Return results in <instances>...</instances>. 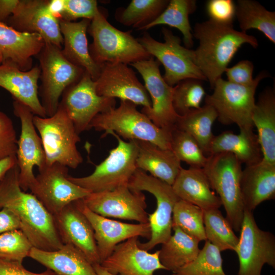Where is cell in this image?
<instances>
[{"mask_svg": "<svg viewBox=\"0 0 275 275\" xmlns=\"http://www.w3.org/2000/svg\"><path fill=\"white\" fill-rule=\"evenodd\" d=\"M3 208L9 209L19 218L20 230L33 247L54 251L63 246L52 215L35 196L21 188L17 164L0 180V209Z\"/></svg>", "mask_w": 275, "mask_h": 275, "instance_id": "6da1fadb", "label": "cell"}, {"mask_svg": "<svg viewBox=\"0 0 275 275\" xmlns=\"http://www.w3.org/2000/svg\"><path fill=\"white\" fill-rule=\"evenodd\" d=\"M199 46L193 50L195 64L213 89L225 72L239 48L244 44L258 46L257 39L246 32L238 31L233 25L211 20L197 23L193 31Z\"/></svg>", "mask_w": 275, "mask_h": 275, "instance_id": "7a4b0ae2", "label": "cell"}, {"mask_svg": "<svg viewBox=\"0 0 275 275\" xmlns=\"http://www.w3.org/2000/svg\"><path fill=\"white\" fill-rule=\"evenodd\" d=\"M131 101L120 100L118 107L96 115L90 129L104 131L102 137L112 131L125 140L147 141L162 149L171 150V132L156 126Z\"/></svg>", "mask_w": 275, "mask_h": 275, "instance_id": "3957f363", "label": "cell"}, {"mask_svg": "<svg viewBox=\"0 0 275 275\" xmlns=\"http://www.w3.org/2000/svg\"><path fill=\"white\" fill-rule=\"evenodd\" d=\"M88 31L93 39L89 46L90 56L99 65L105 63L130 65L152 57L131 35V30L122 31L113 26L99 8Z\"/></svg>", "mask_w": 275, "mask_h": 275, "instance_id": "277c9868", "label": "cell"}, {"mask_svg": "<svg viewBox=\"0 0 275 275\" xmlns=\"http://www.w3.org/2000/svg\"><path fill=\"white\" fill-rule=\"evenodd\" d=\"M33 123L41 140L46 166L59 163L76 169L82 162L76 146L81 141L79 134L63 107L59 105L50 117L34 115Z\"/></svg>", "mask_w": 275, "mask_h": 275, "instance_id": "5b68a950", "label": "cell"}, {"mask_svg": "<svg viewBox=\"0 0 275 275\" xmlns=\"http://www.w3.org/2000/svg\"><path fill=\"white\" fill-rule=\"evenodd\" d=\"M242 163L232 154L220 153L208 156L203 168L210 187L216 191L234 231L239 232L244 214L240 190Z\"/></svg>", "mask_w": 275, "mask_h": 275, "instance_id": "8992f818", "label": "cell"}, {"mask_svg": "<svg viewBox=\"0 0 275 275\" xmlns=\"http://www.w3.org/2000/svg\"><path fill=\"white\" fill-rule=\"evenodd\" d=\"M268 76L267 72L261 71L249 85L233 84L221 77L215 82L213 93L205 96V104L214 108L222 124H236L239 129H253L256 90L260 81Z\"/></svg>", "mask_w": 275, "mask_h": 275, "instance_id": "52a82bcc", "label": "cell"}, {"mask_svg": "<svg viewBox=\"0 0 275 275\" xmlns=\"http://www.w3.org/2000/svg\"><path fill=\"white\" fill-rule=\"evenodd\" d=\"M118 140L107 157L95 166L94 172L82 177L68 176L72 182L90 193L113 190L128 184L136 170L138 146L135 140L125 142L114 132H109Z\"/></svg>", "mask_w": 275, "mask_h": 275, "instance_id": "ba28073f", "label": "cell"}, {"mask_svg": "<svg viewBox=\"0 0 275 275\" xmlns=\"http://www.w3.org/2000/svg\"><path fill=\"white\" fill-rule=\"evenodd\" d=\"M37 57L41 80L39 95L46 117H50L56 112L63 92L80 79L85 70L69 62L61 48L50 43H45Z\"/></svg>", "mask_w": 275, "mask_h": 275, "instance_id": "9c48e42d", "label": "cell"}, {"mask_svg": "<svg viewBox=\"0 0 275 275\" xmlns=\"http://www.w3.org/2000/svg\"><path fill=\"white\" fill-rule=\"evenodd\" d=\"M128 187L136 191H146L156 200V208L148 214L151 237L145 243L139 241L138 245L149 251L159 244L165 243L171 236L174 207L180 200L172 185L136 169L128 183Z\"/></svg>", "mask_w": 275, "mask_h": 275, "instance_id": "30bf717a", "label": "cell"}, {"mask_svg": "<svg viewBox=\"0 0 275 275\" xmlns=\"http://www.w3.org/2000/svg\"><path fill=\"white\" fill-rule=\"evenodd\" d=\"M161 33L164 42L156 40L146 31L136 39L148 53L163 66L166 82L174 87L187 78L206 80L194 62L193 50L182 46L180 38L170 30L163 27Z\"/></svg>", "mask_w": 275, "mask_h": 275, "instance_id": "8fae6325", "label": "cell"}, {"mask_svg": "<svg viewBox=\"0 0 275 275\" xmlns=\"http://www.w3.org/2000/svg\"><path fill=\"white\" fill-rule=\"evenodd\" d=\"M238 242L234 250L238 275H262L265 264L275 268V237L258 226L252 211L244 210Z\"/></svg>", "mask_w": 275, "mask_h": 275, "instance_id": "7c38bea8", "label": "cell"}, {"mask_svg": "<svg viewBox=\"0 0 275 275\" xmlns=\"http://www.w3.org/2000/svg\"><path fill=\"white\" fill-rule=\"evenodd\" d=\"M68 167L55 163L39 170L30 187L32 194L52 215L91 193L70 181Z\"/></svg>", "mask_w": 275, "mask_h": 275, "instance_id": "4fadbf2b", "label": "cell"}, {"mask_svg": "<svg viewBox=\"0 0 275 275\" xmlns=\"http://www.w3.org/2000/svg\"><path fill=\"white\" fill-rule=\"evenodd\" d=\"M59 105L65 111L79 134L90 129L96 115L115 107L116 99L99 96L94 80L85 71L78 82L63 92Z\"/></svg>", "mask_w": 275, "mask_h": 275, "instance_id": "5bb4252c", "label": "cell"}, {"mask_svg": "<svg viewBox=\"0 0 275 275\" xmlns=\"http://www.w3.org/2000/svg\"><path fill=\"white\" fill-rule=\"evenodd\" d=\"M160 64L153 57L131 64L141 75L151 99L152 106L142 108L146 115L157 127L171 132L176 128L179 115L173 106L174 87L169 85L161 75Z\"/></svg>", "mask_w": 275, "mask_h": 275, "instance_id": "9a60e30c", "label": "cell"}, {"mask_svg": "<svg viewBox=\"0 0 275 275\" xmlns=\"http://www.w3.org/2000/svg\"><path fill=\"white\" fill-rule=\"evenodd\" d=\"M13 111L21 123V132L17 140V164L19 169V183L22 190L26 191L35 180L33 168L40 170L46 166L42 142L33 123L34 115L24 104L14 100Z\"/></svg>", "mask_w": 275, "mask_h": 275, "instance_id": "2e32d148", "label": "cell"}, {"mask_svg": "<svg viewBox=\"0 0 275 275\" xmlns=\"http://www.w3.org/2000/svg\"><path fill=\"white\" fill-rule=\"evenodd\" d=\"M82 201L90 210L102 216L148 223L145 195L131 190L128 184L111 191L91 193Z\"/></svg>", "mask_w": 275, "mask_h": 275, "instance_id": "e0dca14e", "label": "cell"}, {"mask_svg": "<svg viewBox=\"0 0 275 275\" xmlns=\"http://www.w3.org/2000/svg\"><path fill=\"white\" fill-rule=\"evenodd\" d=\"M94 81L96 92L99 96L129 101L145 109L152 106L146 89L128 65L102 64L100 73Z\"/></svg>", "mask_w": 275, "mask_h": 275, "instance_id": "ac0fdd59", "label": "cell"}, {"mask_svg": "<svg viewBox=\"0 0 275 275\" xmlns=\"http://www.w3.org/2000/svg\"><path fill=\"white\" fill-rule=\"evenodd\" d=\"M48 0H19L7 24L24 33L37 34L45 43L62 49L63 38L59 20L49 12Z\"/></svg>", "mask_w": 275, "mask_h": 275, "instance_id": "d6986e66", "label": "cell"}, {"mask_svg": "<svg viewBox=\"0 0 275 275\" xmlns=\"http://www.w3.org/2000/svg\"><path fill=\"white\" fill-rule=\"evenodd\" d=\"M52 216L63 244L73 245L92 265L101 264L93 229L75 201L67 205Z\"/></svg>", "mask_w": 275, "mask_h": 275, "instance_id": "ffe728a7", "label": "cell"}, {"mask_svg": "<svg viewBox=\"0 0 275 275\" xmlns=\"http://www.w3.org/2000/svg\"><path fill=\"white\" fill-rule=\"evenodd\" d=\"M75 202L93 229L101 263L112 254L119 243L134 236L148 240L151 237L149 223L133 224L110 219L90 210L82 199Z\"/></svg>", "mask_w": 275, "mask_h": 275, "instance_id": "44dd1931", "label": "cell"}, {"mask_svg": "<svg viewBox=\"0 0 275 275\" xmlns=\"http://www.w3.org/2000/svg\"><path fill=\"white\" fill-rule=\"evenodd\" d=\"M134 236L119 243L101 265L113 275H154L157 270H166L161 263L159 250L150 253L138 245Z\"/></svg>", "mask_w": 275, "mask_h": 275, "instance_id": "7402d4cb", "label": "cell"}, {"mask_svg": "<svg viewBox=\"0 0 275 275\" xmlns=\"http://www.w3.org/2000/svg\"><path fill=\"white\" fill-rule=\"evenodd\" d=\"M40 74L37 65L23 71L11 62L0 64V87L8 91L14 100L28 107L34 115L45 117L46 113L39 98Z\"/></svg>", "mask_w": 275, "mask_h": 275, "instance_id": "603a6c76", "label": "cell"}, {"mask_svg": "<svg viewBox=\"0 0 275 275\" xmlns=\"http://www.w3.org/2000/svg\"><path fill=\"white\" fill-rule=\"evenodd\" d=\"M44 44V40L37 34L21 32L0 22L2 63L11 62L21 70H29L32 68L33 57L37 56Z\"/></svg>", "mask_w": 275, "mask_h": 275, "instance_id": "cb8c5ba5", "label": "cell"}, {"mask_svg": "<svg viewBox=\"0 0 275 275\" xmlns=\"http://www.w3.org/2000/svg\"><path fill=\"white\" fill-rule=\"evenodd\" d=\"M240 190L244 210L253 212L262 202L275 198V165L262 160L242 170Z\"/></svg>", "mask_w": 275, "mask_h": 275, "instance_id": "d4e9b609", "label": "cell"}, {"mask_svg": "<svg viewBox=\"0 0 275 275\" xmlns=\"http://www.w3.org/2000/svg\"><path fill=\"white\" fill-rule=\"evenodd\" d=\"M91 21L82 19L73 22L60 19L59 23L63 38V55L73 64L84 69L95 80L100 73L101 65L93 61L89 52L86 34Z\"/></svg>", "mask_w": 275, "mask_h": 275, "instance_id": "484cf974", "label": "cell"}, {"mask_svg": "<svg viewBox=\"0 0 275 275\" xmlns=\"http://www.w3.org/2000/svg\"><path fill=\"white\" fill-rule=\"evenodd\" d=\"M172 188L182 200L195 205L203 211L219 209V198L212 190L203 169L181 168Z\"/></svg>", "mask_w": 275, "mask_h": 275, "instance_id": "4316f807", "label": "cell"}, {"mask_svg": "<svg viewBox=\"0 0 275 275\" xmlns=\"http://www.w3.org/2000/svg\"><path fill=\"white\" fill-rule=\"evenodd\" d=\"M29 257L58 275H98L85 256L71 244L54 251L33 247Z\"/></svg>", "mask_w": 275, "mask_h": 275, "instance_id": "83f0119b", "label": "cell"}, {"mask_svg": "<svg viewBox=\"0 0 275 275\" xmlns=\"http://www.w3.org/2000/svg\"><path fill=\"white\" fill-rule=\"evenodd\" d=\"M135 141L138 146L136 168L172 185L182 167L172 150L162 149L147 141Z\"/></svg>", "mask_w": 275, "mask_h": 275, "instance_id": "f1b7e54d", "label": "cell"}, {"mask_svg": "<svg viewBox=\"0 0 275 275\" xmlns=\"http://www.w3.org/2000/svg\"><path fill=\"white\" fill-rule=\"evenodd\" d=\"M252 119L257 129L262 160L275 165V94L273 88H268L259 95Z\"/></svg>", "mask_w": 275, "mask_h": 275, "instance_id": "f546056e", "label": "cell"}, {"mask_svg": "<svg viewBox=\"0 0 275 275\" xmlns=\"http://www.w3.org/2000/svg\"><path fill=\"white\" fill-rule=\"evenodd\" d=\"M224 152L233 154L245 166L256 164L262 159L258 136L253 129H239L238 134L226 131L214 135L210 145L209 155Z\"/></svg>", "mask_w": 275, "mask_h": 275, "instance_id": "4dcf8cb0", "label": "cell"}, {"mask_svg": "<svg viewBox=\"0 0 275 275\" xmlns=\"http://www.w3.org/2000/svg\"><path fill=\"white\" fill-rule=\"evenodd\" d=\"M173 235L159 250L161 263L167 270L175 272L193 261L200 249L199 241L177 226H172Z\"/></svg>", "mask_w": 275, "mask_h": 275, "instance_id": "1f68e13d", "label": "cell"}, {"mask_svg": "<svg viewBox=\"0 0 275 275\" xmlns=\"http://www.w3.org/2000/svg\"><path fill=\"white\" fill-rule=\"evenodd\" d=\"M217 115L212 106L205 104L198 109H191L179 116L176 128L192 136L198 143L204 154L209 155V150L214 138L212 126Z\"/></svg>", "mask_w": 275, "mask_h": 275, "instance_id": "d6a6232c", "label": "cell"}, {"mask_svg": "<svg viewBox=\"0 0 275 275\" xmlns=\"http://www.w3.org/2000/svg\"><path fill=\"white\" fill-rule=\"evenodd\" d=\"M235 17L241 31L257 29L275 43L274 12L267 10L257 1L238 0L236 4Z\"/></svg>", "mask_w": 275, "mask_h": 275, "instance_id": "836d02e7", "label": "cell"}, {"mask_svg": "<svg viewBox=\"0 0 275 275\" xmlns=\"http://www.w3.org/2000/svg\"><path fill=\"white\" fill-rule=\"evenodd\" d=\"M195 0H170L162 13L152 22L146 26L147 31L160 24H166L179 30L183 35L185 47L189 49L194 45L192 29L189 21V15L196 9Z\"/></svg>", "mask_w": 275, "mask_h": 275, "instance_id": "e575fe53", "label": "cell"}, {"mask_svg": "<svg viewBox=\"0 0 275 275\" xmlns=\"http://www.w3.org/2000/svg\"><path fill=\"white\" fill-rule=\"evenodd\" d=\"M169 3V0H132L126 8L117 9L115 19L124 25L144 31L162 13Z\"/></svg>", "mask_w": 275, "mask_h": 275, "instance_id": "d590c367", "label": "cell"}, {"mask_svg": "<svg viewBox=\"0 0 275 275\" xmlns=\"http://www.w3.org/2000/svg\"><path fill=\"white\" fill-rule=\"evenodd\" d=\"M206 240L221 251L235 250L239 238L219 209L204 211Z\"/></svg>", "mask_w": 275, "mask_h": 275, "instance_id": "8d00e7d4", "label": "cell"}, {"mask_svg": "<svg viewBox=\"0 0 275 275\" xmlns=\"http://www.w3.org/2000/svg\"><path fill=\"white\" fill-rule=\"evenodd\" d=\"M171 275H227L223 268L221 252L208 240L196 258Z\"/></svg>", "mask_w": 275, "mask_h": 275, "instance_id": "74e56055", "label": "cell"}, {"mask_svg": "<svg viewBox=\"0 0 275 275\" xmlns=\"http://www.w3.org/2000/svg\"><path fill=\"white\" fill-rule=\"evenodd\" d=\"M203 215L200 207L180 199L174 207L172 226L178 227L199 241H205Z\"/></svg>", "mask_w": 275, "mask_h": 275, "instance_id": "f35d334b", "label": "cell"}, {"mask_svg": "<svg viewBox=\"0 0 275 275\" xmlns=\"http://www.w3.org/2000/svg\"><path fill=\"white\" fill-rule=\"evenodd\" d=\"M206 96L201 80L183 79L174 86L173 106L177 115L182 116L191 109H198Z\"/></svg>", "mask_w": 275, "mask_h": 275, "instance_id": "ab89813d", "label": "cell"}, {"mask_svg": "<svg viewBox=\"0 0 275 275\" xmlns=\"http://www.w3.org/2000/svg\"><path fill=\"white\" fill-rule=\"evenodd\" d=\"M171 150L181 162L190 167L203 169L208 156H206L195 139L188 133L175 128L171 133Z\"/></svg>", "mask_w": 275, "mask_h": 275, "instance_id": "60d3db41", "label": "cell"}, {"mask_svg": "<svg viewBox=\"0 0 275 275\" xmlns=\"http://www.w3.org/2000/svg\"><path fill=\"white\" fill-rule=\"evenodd\" d=\"M33 246L20 229L0 234V260L22 263Z\"/></svg>", "mask_w": 275, "mask_h": 275, "instance_id": "b9f144b4", "label": "cell"}, {"mask_svg": "<svg viewBox=\"0 0 275 275\" xmlns=\"http://www.w3.org/2000/svg\"><path fill=\"white\" fill-rule=\"evenodd\" d=\"M16 131L11 119L0 111V160L16 155L17 149Z\"/></svg>", "mask_w": 275, "mask_h": 275, "instance_id": "7bdbcfd3", "label": "cell"}, {"mask_svg": "<svg viewBox=\"0 0 275 275\" xmlns=\"http://www.w3.org/2000/svg\"><path fill=\"white\" fill-rule=\"evenodd\" d=\"M61 19L72 21L78 18L92 20L98 7L96 0H64Z\"/></svg>", "mask_w": 275, "mask_h": 275, "instance_id": "ee69618b", "label": "cell"}, {"mask_svg": "<svg viewBox=\"0 0 275 275\" xmlns=\"http://www.w3.org/2000/svg\"><path fill=\"white\" fill-rule=\"evenodd\" d=\"M206 8L210 20L222 24H233L236 14V4L233 1L210 0Z\"/></svg>", "mask_w": 275, "mask_h": 275, "instance_id": "f6af8a7d", "label": "cell"}, {"mask_svg": "<svg viewBox=\"0 0 275 275\" xmlns=\"http://www.w3.org/2000/svg\"><path fill=\"white\" fill-rule=\"evenodd\" d=\"M253 71V63L245 60L239 61L230 68L228 67L225 72L228 81L240 85H249L254 80Z\"/></svg>", "mask_w": 275, "mask_h": 275, "instance_id": "bcb514c9", "label": "cell"}, {"mask_svg": "<svg viewBox=\"0 0 275 275\" xmlns=\"http://www.w3.org/2000/svg\"><path fill=\"white\" fill-rule=\"evenodd\" d=\"M0 275H58L47 269L41 273H35L26 269L22 263L0 260Z\"/></svg>", "mask_w": 275, "mask_h": 275, "instance_id": "7dc6e473", "label": "cell"}, {"mask_svg": "<svg viewBox=\"0 0 275 275\" xmlns=\"http://www.w3.org/2000/svg\"><path fill=\"white\" fill-rule=\"evenodd\" d=\"M19 218L11 210L3 208L0 210V234L13 230L20 229Z\"/></svg>", "mask_w": 275, "mask_h": 275, "instance_id": "c3c4849f", "label": "cell"}, {"mask_svg": "<svg viewBox=\"0 0 275 275\" xmlns=\"http://www.w3.org/2000/svg\"><path fill=\"white\" fill-rule=\"evenodd\" d=\"M19 0H0V22L7 23Z\"/></svg>", "mask_w": 275, "mask_h": 275, "instance_id": "681fc988", "label": "cell"}, {"mask_svg": "<svg viewBox=\"0 0 275 275\" xmlns=\"http://www.w3.org/2000/svg\"><path fill=\"white\" fill-rule=\"evenodd\" d=\"M64 6V0H49L47 9L51 15L59 20L61 19Z\"/></svg>", "mask_w": 275, "mask_h": 275, "instance_id": "f907efd6", "label": "cell"}, {"mask_svg": "<svg viewBox=\"0 0 275 275\" xmlns=\"http://www.w3.org/2000/svg\"><path fill=\"white\" fill-rule=\"evenodd\" d=\"M17 164L16 155L8 157L0 160V180L6 173L13 167Z\"/></svg>", "mask_w": 275, "mask_h": 275, "instance_id": "816d5d0a", "label": "cell"}, {"mask_svg": "<svg viewBox=\"0 0 275 275\" xmlns=\"http://www.w3.org/2000/svg\"><path fill=\"white\" fill-rule=\"evenodd\" d=\"M93 266L98 275H113L106 270L99 264L94 265Z\"/></svg>", "mask_w": 275, "mask_h": 275, "instance_id": "f5cc1de1", "label": "cell"}, {"mask_svg": "<svg viewBox=\"0 0 275 275\" xmlns=\"http://www.w3.org/2000/svg\"><path fill=\"white\" fill-rule=\"evenodd\" d=\"M2 60L1 58L0 57V64H2Z\"/></svg>", "mask_w": 275, "mask_h": 275, "instance_id": "db71d44e", "label": "cell"}]
</instances>
